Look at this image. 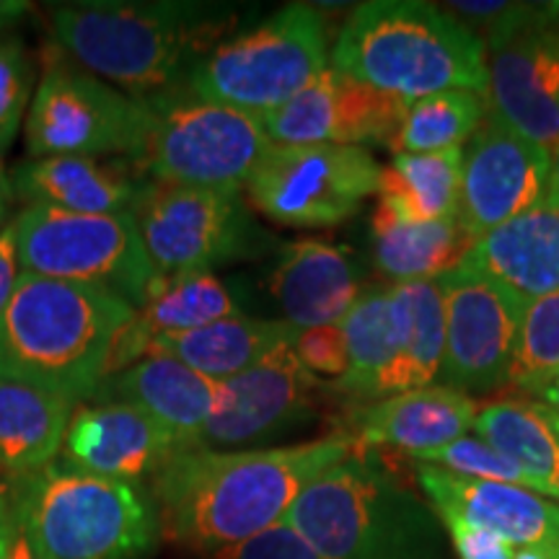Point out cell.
Here are the masks:
<instances>
[{
	"label": "cell",
	"mask_w": 559,
	"mask_h": 559,
	"mask_svg": "<svg viewBox=\"0 0 559 559\" xmlns=\"http://www.w3.org/2000/svg\"><path fill=\"white\" fill-rule=\"evenodd\" d=\"M34 99L29 52L13 37H0V153L9 151Z\"/></svg>",
	"instance_id": "d590c367"
},
{
	"label": "cell",
	"mask_w": 559,
	"mask_h": 559,
	"mask_svg": "<svg viewBox=\"0 0 559 559\" xmlns=\"http://www.w3.org/2000/svg\"><path fill=\"white\" fill-rule=\"evenodd\" d=\"M474 432L502 456L519 464L539 487L559 500V440L536 402L502 400L477 409Z\"/></svg>",
	"instance_id": "1f68e13d"
},
{
	"label": "cell",
	"mask_w": 559,
	"mask_h": 559,
	"mask_svg": "<svg viewBox=\"0 0 559 559\" xmlns=\"http://www.w3.org/2000/svg\"><path fill=\"white\" fill-rule=\"evenodd\" d=\"M557 506H559V500H557Z\"/></svg>",
	"instance_id": "816d5d0a"
},
{
	"label": "cell",
	"mask_w": 559,
	"mask_h": 559,
	"mask_svg": "<svg viewBox=\"0 0 559 559\" xmlns=\"http://www.w3.org/2000/svg\"><path fill=\"white\" fill-rule=\"evenodd\" d=\"M409 102L326 68L288 104L262 117L275 145H386L394 148Z\"/></svg>",
	"instance_id": "2e32d148"
},
{
	"label": "cell",
	"mask_w": 559,
	"mask_h": 559,
	"mask_svg": "<svg viewBox=\"0 0 559 559\" xmlns=\"http://www.w3.org/2000/svg\"><path fill=\"white\" fill-rule=\"evenodd\" d=\"M300 330L288 321L236 317L213 321L190 332H174L153 340L148 355H166L213 381H226L260 362L280 345L298 340Z\"/></svg>",
	"instance_id": "484cf974"
},
{
	"label": "cell",
	"mask_w": 559,
	"mask_h": 559,
	"mask_svg": "<svg viewBox=\"0 0 559 559\" xmlns=\"http://www.w3.org/2000/svg\"><path fill=\"white\" fill-rule=\"evenodd\" d=\"M358 449L345 430L249 451H179L151 479L160 536L210 557L288 515L300 495Z\"/></svg>",
	"instance_id": "6da1fadb"
},
{
	"label": "cell",
	"mask_w": 559,
	"mask_h": 559,
	"mask_svg": "<svg viewBox=\"0 0 559 559\" xmlns=\"http://www.w3.org/2000/svg\"><path fill=\"white\" fill-rule=\"evenodd\" d=\"M472 34L485 41L487 52L500 50L534 24L536 3H508V0H451L440 5Z\"/></svg>",
	"instance_id": "8d00e7d4"
},
{
	"label": "cell",
	"mask_w": 559,
	"mask_h": 559,
	"mask_svg": "<svg viewBox=\"0 0 559 559\" xmlns=\"http://www.w3.org/2000/svg\"><path fill=\"white\" fill-rule=\"evenodd\" d=\"M5 487L16 521L50 559H145L160 539L156 502L135 481L52 461Z\"/></svg>",
	"instance_id": "8992f818"
},
{
	"label": "cell",
	"mask_w": 559,
	"mask_h": 559,
	"mask_svg": "<svg viewBox=\"0 0 559 559\" xmlns=\"http://www.w3.org/2000/svg\"><path fill=\"white\" fill-rule=\"evenodd\" d=\"M474 247L456 215L432 223H404L376 202L370 218L373 264L391 283L438 280L459 267Z\"/></svg>",
	"instance_id": "4316f807"
},
{
	"label": "cell",
	"mask_w": 559,
	"mask_h": 559,
	"mask_svg": "<svg viewBox=\"0 0 559 559\" xmlns=\"http://www.w3.org/2000/svg\"><path fill=\"white\" fill-rule=\"evenodd\" d=\"M555 376H559V290L526 304L508 386L536 394Z\"/></svg>",
	"instance_id": "836d02e7"
},
{
	"label": "cell",
	"mask_w": 559,
	"mask_h": 559,
	"mask_svg": "<svg viewBox=\"0 0 559 559\" xmlns=\"http://www.w3.org/2000/svg\"><path fill=\"white\" fill-rule=\"evenodd\" d=\"M536 400H539V404H544V407L555 412V415H559V376H555L547 386H542L539 391H536Z\"/></svg>",
	"instance_id": "7dc6e473"
},
{
	"label": "cell",
	"mask_w": 559,
	"mask_h": 559,
	"mask_svg": "<svg viewBox=\"0 0 559 559\" xmlns=\"http://www.w3.org/2000/svg\"><path fill=\"white\" fill-rule=\"evenodd\" d=\"M283 521L321 559H449L436 510L370 449H355L321 474Z\"/></svg>",
	"instance_id": "5b68a950"
},
{
	"label": "cell",
	"mask_w": 559,
	"mask_h": 559,
	"mask_svg": "<svg viewBox=\"0 0 559 559\" xmlns=\"http://www.w3.org/2000/svg\"><path fill=\"white\" fill-rule=\"evenodd\" d=\"M489 115L544 148L559 143V34L534 21L489 52Z\"/></svg>",
	"instance_id": "d6986e66"
},
{
	"label": "cell",
	"mask_w": 559,
	"mask_h": 559,
	"mask_svg": "<svg viewBox=\"0 0 559 559\" xmlns=\"http://www.w3.org/2000/svg\"><path fill=\"white\" fill-rule=\"evenodd\" d=\"M445 306V353L440 386L492 394L508 386L521 319L528 300L461 262L438 277Z\"/></svg>",
	"instance_id": "4fadbf2b"
},
{
	"label": "cell",
	"mask_w": 559,
	"mask_h": 559,
	"mask_svg": "<svg viewBox=\"0 0 559 559\" xmlns=\"http://www.w3.org/2000/svg\"><path fill=\"white\" fill-rule=\"evenodd\" d=\"M3 559H50L41 551L37 544L32 542V536L26 534L24 526L16 521V528H13V536L9 542V549H5Z\"/></svg>",
	"instance_id": "b9f144b4"
},
{
	"label": "cell",
	"mask_w": 559,
	"mask_h": 559,
	"mask_svg": "<svg viewBox=\"0 0 559 559\" xmlns=\"http://www.w3.org/2000/svg\"><path fill=\"white\" fill-rule=\"evenodd\" d=\"M391 298L400 319V353L381 383L379 400L432 386L445 353V306L438 280L391 283Z\"/></svg>",
	"instance_id": "f1b7e54d"
},
{
	"label": "cell",
	"mask_w": 559,
	"mask_h": 559,
	"mask_svg": "<svg viewBox=\"0 0 559 559\" xmlns=\"http://www.w3.org/2000/svg\"><path fill=\"white\" fill-rule=\"evenodd\" d=\"M205 559H321V555L288 521H280L251 539L215 551Z\"/></svg>",
	"instance_id": "74e56055"
},
{
	"label": "cell",
	"mask_w": 559,
	"mask_h": 559,
	"mask_svg": "<svg viewBox=\"0 0 559 559\" xmlns=\"http://www.w3.org/2000/svg\"><path fill=\"white\" fill-rule=\"evenodd\" d=\"M551 151L492 115L464 148L456 218L477 243L502 223L547 202Z\"/></svg>",
	"instance_id": "9a60e30c"
},
{
	"label": "cell",
	"mask_w": 559,
	"mask_h": 559,
	"mask_svg": "<svg viewBox=\"0 0 559 559\" xmlns=\"http://www.w3.org/2000/svg\"><path fill=\"white\" fill-rule=\"evenodd\" d=\"M296 355L317 379L340 381L347 373V345L340 324L311 326L300 330L296 340Z\"/></svg>",
	"instance_id": "f35d334b"
},
{
	"label": "cell",
	"mask_w": 559,
	"mask_h": 559,
	"mask_svg": "<svg viewBox=\"0 0 559 559\" xmlns=\"http://www.w3.org/2000/svg\"><path fill=\"white\" fill-rule=\"evenodd\" d=\"M16 198H13V185H11V174L5 171L3 166V156H0V228L9 226V215H11V207Z\"/></svg>",
	"instance_id": "ee69618b"
},
{
	"label": "cell",
	"mask_w": 559,
	"mask_h": 559,
	"mask_svg": "<svg viewBox=\"0 0 559 559\" xmlns=\"http://www.w3.org/2000/svg\"><path fill=\"white\" fill-rule=\"evenodd\" d=\"M489 115L487 94L477 91H440L425 99L409 102L396 153H436L464 148Z\"/></svg>",
	"instance_id": "d6a6232c"
},
{
	"label": "cell",
	"mask_w": 559,
	"mask_h": 559,
	"mask_svg": "<svg viewBox=\"0 0 559 559\" xmlns=\"http://www.w3.org/2000/svg\"><path fill=\"white\" fill-rule=\"evenodd\" d=\"M334 70L402 102L440 91L489 94L487 47L440 5L370 0L349 13L332 50Z\"/></svg>",
	"instance_id": "277c9868"
},
{
	"label": "cell",
	"mask_w": 559,
	"mask_h": 559,
	"mask_svg": "<svg viewBox=\"0 0 559 559\" xmlns=\"http://www.w3.org/2000/svg\"><path fill=\"white\" fill-rule=\"evenodd\" d=\"M547 202L551 207H559V143L551 148V174H549Z\"/></svg>",
	"instance_id": "c3c4849f"
},
{
	"label": "cell",
	"mask_w": 559,
	"mask_h": 559,
	"mask_svg": "<svg viewBox=\"0 0 559 559\" xmlns=\"http://www.w3.org/2000/svg\"><path fill=\"white\" fill-rule=\"evenodd\" d=\"M13 198L26 207H58L68 213H132L140 187L117 166L99 158H26L11 171Z\"/></svg>",
	"instance_id": "d4e9b609"
},
{
	"label": "cell",
	"mask_w": 559,
	"mask_h": 559,
	"mask_svg": "<svg viewBox=\"0 0 559 559\" xmlns=\"http://www.w3.org/2000/svg\"><path fill=\"white\" fill-rule=\"evenodd\" d=\"M239 304L234 293L213 272L156 277L135 319L124 326L111 353L109 376L145 358L151 342L174 332H190L213 321L236 317ZM107 376V379H109Z\"/></svg>",
	"instance_id": "603a6c76"
},
{
	"label": "cell",
	"mask_w": 559,
	"mask_h": 559,
	"mask_svg": "<svg viewBox=\"0 0 559 559\" xmlns=\"http://www.w3.org/2000/svg\"><path fill=\"white\" fill-rule=\"evenodd\" d=\"M13 528H16V513H13V506H11V498H9V487L0 481V559H3L5 549H9Z\"/></svg>",
	"instance_id": "7bdbcfd3"
},
{
	"label": "cell",
	"mask_w": 559,
	"mask_h": 559,
	"mask_svg": "<svg viewBox=\"0 0 559 559\" xmlns=\"http://www.w3.org/2000/svg\"><path fill=\"white\" fill-rule=\"evenodd\" d=\"M419 489L438 519H459L492 531L513 547L559 559V506L526 487L461 477L430 464H415Z\"/></svg>",
	"instance_id": "e0dca14e"
},
{
	"label": "cell",
	"mask_w": 559,
	"mask_h": 559,
	"mask_svg": "<svg viewBox=\"0 0 559 559\" xmlns=\"http://www.w3.org/2000/svg\"><path fill=\"white\" fill-rule=\"evenodd\" d=\"M536 404H539V402H536ZM539 407H542V412H544V417H547V419H549L551 430H555V436H557V440H559V415H555V412H551V409H547V407H544V404H539Z\"/></svg>",
	"instance_id": "681fc988"
},
{
	"label": "cell",
	"mask_w": 559,
	"mask_h": 559,
	"mask_svg": "<svg viewBox=\"0 0 559 559\" xmlns=\"http://www.w3.org/2000/svg\"><path fill=\"white\" fill-rule=\"evenodd\" d=\"M515 559H547V557L536 555V551H528V549H519L515 551Z\"/></svg>",
	"instance_id": "f907efd6"
},
{
	"label": "cell",
	"mask_w": 559,
	"mask_h": 559,
	"mask_svg": "<svg viewBox=\"0 0 559 559\" xmlns=\"http://www.w3.org/2000/svg\"><path fill=\"white\" fill-rule=\"evenodd\" d=\"M132 218L158 277L213 272L267 243L241 190L143 181Z\"/></svg>",
	"instance_id": "8fae6325"
},
{
	"label": "cell",
	"mask_w": 559,
	"mask_h": 559,
	"mask_svg": "<svg viewBox=\"0 0 559 559\" xmlns=\"http://www.w3.org/2000/svg\"><path fill=\"white\" fill-rule=\"evenodd\" d=\"M267 290L283 311V321L311 330L340 324L366 288L353 251L337 243L300 239L280 247Z\"/></svg>",
	"instance_id": "44dd1931"
},
{
	"label": "cell",
	"mask_w": 559,
	"mask_h": 559,
	"mask_svg": "<svg viewBox=\"0 0 559 559\" xmlns=\"http://www.w3.org/2000/svg\"><path fill=\"white\" fill-rule=\"evenodd\" d=\"M75 404L19 381H0V474L45 469L62 451Z\"/></svg>",
	"instance_id": "83f0119b"
},
{
	"label": "cell",
	"mask_w": 559,
	"mask_h": 559,
	"mask_svg": "<svg viewBox=\"0 0 559 559\" xmlns=\"http://www.w3.org/2000/svg\"><path fill=\"white\" fill-rule=\"evenodd\" d=\"M381 164L353 145H272L247 185L264 218L285 228H334L379 194Z\"/></svg>",
	"instance_id": "7c38bea8"
},
{
	"label": "cell",
	"mask_w": 559,
	"mask_h": 559,
	"mask_svg": "<svg viewBox=\"0 0 559 559\" xmlns=\"http://www.w3.org/2000/svg\"><path fill=\"white\" fill-rule=\"evenodd\" d=\"M50 19L70 58L140 104L185 88L218 29L205 5L169 0L66 3Z\"/></svg>",
	"instance_id": "3957f363"
},
{
	"label": "cell",
	"mask_w": 559,
	"mask_h": 559,
	"mask_svg": "<svg viewBox=\"0 0 559 559\" xmlns=\"http://www.w3.org/2000/svg\"><path fill=\"white\" fill-rule=\"evenodd\" d=\"M135 309L115 293L21 272L0 313V381L94 400Z\"/></svg>",
	"instance_id": "7a4b0ae2"
},
{
	"label": "cell",
	"mask_w": 559,
	"mask_h": 559,
	"mask_svg": "<svg viewBox=\"0 0 559 559\" xmlns=\"http://www.w3.org/2000/svg\"><path fill=\"white\" fill-rule=\"evenodd\" d=\"M464 264L498 280L523 300L559 290V207L544 202L489 230L469 249Z\"/></svg>",
	"instance_id": "cb8c5ba5"
},
{
	"label": "cell",
	"mask_w": 559,
	"mask_h": 559,
	"mask_svg": "<svg viewBox=\"0 0 559 559\" xmlns=\"http://www.w3.org/2000/svg\"><path fill=\"white\" fill-rule=\"evenodd\" d=\"M412 461L415 464L438 466V469L461 474V477L500 481V485L526 487L531 492H539L536 481L519 464H513V461L502 456V453L495 451L492 445L477 436H464L443 445V449L417 453V456H412Z\"/></svg>",
	"instance_id": "e575fe53"
},
{
	"label": "cell",
	"mask_w": 559,
	"mask_h": 559,
	"mask_svg": "<svg viewBox=\"0 0 559 559\" xmlns=\"http://www.w3.org/2000/svg\"><path fill=\"white\" fill-rule=\"evenodd\" d=\"M151 130L138 166L148 181L241 190L272 151L260 117L200 99L190 88L148 102Z\"/></svg>",
	"instance_id": "ba28073f"
},
{
	"label": "cell",
	"mask_w": 559,
	"mask_h": 559,
	"mask_svg": "<svg viewBox=\"0 0 559 559\" xmlns=\"http://www.w3.org/2000/svg\"><path fill=\"white\" fill-rule=\"evenodd\" d=\"M21 270L115 293L140 309L156 283L132 213L24 207L13 221Z\"/></svg>",
	"instance_id": "9c48e42d"
},
{
	"label": "cell",
	"mask_w": 559,
	"mask_h": 559,
	"mask_svg": "<svg viewBox=\"0 0 559 559\" xmlns=\"http://www.w3.org/2000/svg\"><path fill=\"white\" fill-rule=\"evenodd\" d=\"M340 326L345 334L349 368L340 381H330L332 396H345L353 407L376 402L400 353V319L391 298V283L362 290Z\"/></svg>",
	"instance_id": "f546056e"
},
{
	"label": "cell",
	"mask_w": 559,
	"mask_h": 559,
	"mask_svg": "<svg viewBox=\"0 0 559 559\" xmlns=\"http://www.w3.org/2000/svg\"><path fill=\"white\" fill-rule=\"evenodd\" d=\"M330 45L317 5L290 3L254 29L205 52L187 88L200 99L262 117L288 104L326 70Z\"/></svg>",
	"instance_id": "52a82bcc"
},
{
	"label": "cell",
	"mask_w": 559,
	"mask_h": 559,
	"mask_svg": "<svg viewBox=\"0 0 559 559\" xmlns=\"http://www.w3.org/2000/svg\"><path fill=\"white\" fill-rule=\"evenodd\" d=\"M223 383L221 409L200 432L192 449L249 451L304 428L319 415L321 400L332 396L296 355V342L280 345L260 362Z\"/></svg>",
	"instance_id": "5bb4252c"
},
{
	"label": "cell",
	"mask_w": 559,
	"mask_h": 559,
	"mask_svg": "<svg viewBox=\"0 0 559 559\" xmlns=\"http://www.w3.org/2000/svg\"><path fill=\"white\" fill-rule=\"evenodd\" d=\"M29 11L32 3H26V0H0V29L16 24V21L21 16H26Z\"/></svg>",
	"instance_id": "f6af8a7d"
},
{
	"label": "cell",
	"mask_w": 559,
	"mask_h": 559,
	"mask_svg": "<svg viewBox=\"0 0 559 559\" xmlns=\"http://www.w3.org/2000/svg\"><path fill=\"white\" fill-rule=\"evenodd\" d=\"M534 21L544 29H551L559 34V0H551V3H536V16Z\"/></svg>",
	"instance_id": "bcb514c9"
},
{
	"label": "cell",
	"mask_w": 559,
	"mask_h": 559,
	"mask_svg": "<svg viewBox=\"0 0 559 559\" xmlns=\"http://www.w3.org/2000/svg\"><path fill=\"white\" fill-rule=\"evenodd\" d=\"M185 451L181 440L148 412L122 402H94L73 409L62 461L99 477L138 481L153 479Z\"/></svg>",
	"instance_id": "ac0fdd59"
},
{
	"label": "cell",
	"mask_w": 559,
	"mask_h": 559,
	"mask_svg": "<svg viewBox=\"0 0 559 559\" xmlns=\"http://www.w3.org/2000/svg\"><path fill=\"white\" fill-rule=\"evenodd\" d=\"M464 148L396 153L381 166L379 205L404 223H432L459 213Z\"/></svg>",
	"instance_id": "4dcf8cb0"
},
{
	"label": "cell",
	"mask_w": 559,
	"mask_h": 559,
	"mask_svg": "<svg viewBox=\"0 0 559 559\" xmlns=\"http://www.w3.org/2000/svg\"><path fill=\"white\" fill-rule=\"evenodd\" d=\"M19 247H16V230H13V221L9 226L0 228V313L13 296V288L19 283Z\"/></svg>",
	"instance_id": "60d3db41"
},
{
	"label": "cell",
	"mask_w": 559,
	"mask_h": 559,
	"mask_svg": "<svg viewBox=\"0 0 559 559\" xmlns=\"http://www.w3.org/2000/svg\"><path fill=\"white\" fill-rule=\"evenodd\" d=\"M151 130L148 104H140L50 52L24 120L29 158L128 156L140 158Z\"/></svg>",
	"instance_id": "30bf717a"
},
{
	"label": "cell",
	"mask_w": 559,
	"mask_h": 559,
	"mask_svg": "<svg viewBox=\"0 0 559 559\" xmlns=\"http://www.w3.org/2000/svg\"><path fill=\"white\" fill-rule=\"evenodd\" d=\"M449 534L456 559H515L513 544L500 539L492 531L469 526L459 519H438Z\"/></svg>",
	"instance_id": "ab89813d"
},
{
	"label": "cell",
	"mask_w": 559,
	"mask_h": 559,
	"mask_svg": "<svg viewBox=\"0 0 559 559\" xmlns=\"http://www.w3.org/2000/svg\"><path fill=\"white\" fill-rule=\"evenodd\" d=\"M223 383L207 379L185 362L148 355L135 366L104 379L94 402H122L148 412L166 430L192 449L210 419L221 409Z\"/></svg>",
	"instance_id": "7402d4cb"
},
{
	"label": "cell",
	"mask_w": 559,
	"mask_h": 559,
	"mask_svg": "<svg viewBox=\"0 0 559 559\" xmlns=\"http://www.w3.org/2000/svg\"><path fill=\"white\" fill-rule=\"evenodd\" d=\"M474 417L477 404L472 396L432 383L349 407L342 430L355 438L358 449H396L412 459L469 436Z\"/></svg>",
	"instance_id": "ffe728a7"
}]
</instances>
